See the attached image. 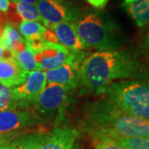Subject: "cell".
Masks as SVG:
<instances>
[{
  "label": "cell",
  "instance_id": "obj_18",
  "mask_svg": "<svg viewBox=\"0 0 149 149\" xmlns=\"http://www.w3.org/2000/svg\"><path fill=\"white\" fill-rule=\"evenodd\" d=\"M13 57L16 59V61L20 64L22 67L28 73L39 70L34 58V54L28 46L18 53L13 56Z\"/></svg>",
  "mask_w": 149,
  "mask_h": 149
},
{
  "label": "cell",
  "instance_id": "obj_24",
  "mask_svg": "<svg viewBox=\"0 0 149 149\" xmlns=\"http://www.w3.org/2000/svg\"><path fill=\"white\" fill-rule=\"evenodd\" d=\"M142 45L143 49L149 53V27L148 31L144 34L143 37V41H142Z\"/></svg>",
  "mask_w": 149,
  "mask_h": 149
},
{
  "label": "cell",
  "instance_id": "obj_22",
  "mask_svg": "<svg viewBox=\"0 0 149 149\" xmlns=\"http://www.w3.org/2000/svg\"><path fill=\"white\" fill-rule=\"evenodd\" d=\"M0 149H28L25 139H14L13 141L0 146Z\"/></svg>",
  "mask_w": 149,
  "mask_h": 149
},
{
  "label": "cell",
  "instance_id": "obj_20",
  "mask_svg": "<svg viewBox=\"0 0 149 149\" xmlns=\"http://www.w3.org/2000/svg\"><path fill=\"white\" fill-rule=\"evenodd\" d=\"M115 140L125 149H149V138H118Z\"/></svg>",
  "mask_w": 149,
  "mask_h": 149
},
{
  "label": "cell",
  "instance_id": "obj_2",
  "mask_svg": "<svg viewBox=\"0 0 149 149\" xmlns=\"http://www.w3.org/2000/svg\"><path fill=\"white\" fill-rule=\"evenodd\" d=\"M83 115L91 136L149 138V120L122 111L106 97L85 104Z\"/></svg>",
  "mask_w": 149,
  "mask_h": 149
},
{
  "label": "cell",
  "instance_id": "obj_10",
  "mask_svg": "<svg viewBox=\"0 0 149 149\" xmlns=\"http://www.w3.org/2000/svg\"><path fill=\"white\" fill-rule=\"evenodd\" d=\"M40 70L59 68L68 61L71 52L59 42H42L29 47Z\"/></svg>",
  "mask_w": 149,
  "mask_h": 149
},
{
  "label": "cell",
  "instance_id": "obj_9",
  "mask_svg": "<svg viewBox=\"0 0 149 149\" xmlns=\"http://www.w3.org/2000/svg\"><path fill=\"white\" fill-rule=\"evenodd\" d=\"M85 52H71L68 61L59 68L45 71L48 84L66 86L71 90L80 87V70Z\"/></svg>",
  "mask_w": 149,
  "mask_h": 149
},
{
  "label": "cell",
  "instance_id": "obj_1",
  "mask_svg": "<svg viewBox=\"0 0 149 149\" xmlns=\"http://www.w3.org/2000/svg\"><path fill=\"white\" fill-rule=\"evenodd\" d=\"M149 80V70L127 50L96 52L86 56L80 66V86L102 95L109 85L118 80Z\"/></svg>",
  "mask_w": 149,
  "mask_h": 149
},
{
  "label": "cell",
  "instance_id": "obj_15",
  "mask_svg": "<svg viewBox=\"0 0 149 149\" xmlns=\"http://www.w3.org/2000/svg\"><path fill=\"white\" fill-rule=\"evenodd\" d=\"M0 44L12 56L27 47L25 39L10 24H6L3 28L0 35Z\"/></svg>",
  "mask_w": 149,
  "mask_h": 149
},
{
  "label": "cell",
  "instance_id": "obj_6",
  "mask_svg": "<svg viewBox=\"0 0 149 149\" xmlns=\"http://www.w3.org/2000/svg\"><path fill=\"white\" fill-rule=\"evenodd\" d=\"M71 91L73 90L64 85L48 84L32 102V108L42 120L53 119L64 109Z\"/></svg>",
  "mask_w": 149,
  "mask_h": 149
},
{
  "label": "cell",
  "instance_id": "obj_21",
  "mask_svg": "<svg viewBox=\"0 0 149 149\" xmlns=\"http://www.w3.org/2000/svg\"><path fill=\"white\" fill-rule=\"evenodd\" d=\"M95 149H125L115 139L103 135L91 136Z\"/></svg>",
  "mask_w": 149,
  "mask_h": 149
},
{
  "label": "cell",
  "instance_id": "obj_23",
  "mask_svg": "<svg viewBox=\"0 0 149 149\" xmlns=\"http://www.w3.org/2000/svg\"><path fill=\"white\" fill-rule=\"evenodd\" d=\"M86 1L95 8H104L109 0H86Z\"/></svg>",
  "mask_w": 149,
  "mask_h": 149
},
{
  "label": "cell",
  "instance_id": "obj_27",
  "mask_svg": "<svg viewBox=\"0 0 149 149\" xmlns=\"http://www.w3.org/2000/svg\"><path fill=\"white\" fill-rule=\"evenodd\" d=\"M6 51L3 49V47H2V45L0 44V60L3 58V53L5 52Z\"/></svg>",
  "mask_w": 149,
  "mask_h": 149
},
{
  "label": "cell",
  "instance_id": "obj_14",
  "mask_svg": "<svg viewBox=\"0 0 149 149\" xmlns=\"http://www.w3.org/2000/svg\"><path fill=\"white\" fill-rule=\"evenodd\" d=\"M122 6L138 27L149 25V0H123Z\"/></svg>",
  "mask_w": 149,
  "mask_h": 149
},
{
  "label": "cell",
  "instance_id": "obj_26",
  "mask_svg": "<svg viewBox=\"0 0 149 149\" xmlns=\"http://www.w3.org/2000/svg\"><path fill=\"white\" fill-rule=\"evenodd\" d=\"M11 3H31V4H37L38 0H9Z\"/></svg>",
  "mask_w": 149,
  "mask_h": 149
},
{
  "label": "cell",
  "instance_id": "obj_8",
  "mask_svg": "<svg viewBox=\"0 0 149 149\" xmlns=\"http://www.w3.org/2000/svg\"><path fill=\"white\" fill-rule=\"evenodd\" d=\"M78 131L71 128H56L45 134L24 138L28 149H74Z\"/></svg>",
  "mask_w": 149,
  "mask_h": 149
},
{
  "label": "cell",
  "instance_id": "obj_12",
  "mask_svg": "<svg viewBox=\"0 0 149 149\" xmlns=\"http://www.w3.org/2000/svg\"><path fill=\"white\" fill-rule=\"evenodd\" d=\"M28 72L13 56L0 60V84L13 89L21 85L27 79Z\"/></svg>",
  "mask_w": 149,
  "mask_h": 149
},
{
  "label": "cell",
  "instance_id": "obj_3",
  "mask_svg": "<svg viewBox=\"0 0 149 149\" xmlns=\"http://www.w3.org/2000/svg\"><path fill=\"white\" fill-rule=\"evenodd\" d=\"M78 36L85 47L97 52L119 50L127 42L122 27L114 18L102 11H87L75 22Z\"/></svg>",
  "mask_w": 149,
  "mask_h": 149
},
{
  "label": "cell",
  "instance_id": "obj_16",
  "mask_svg": "<svg viewBox=\"0 0 149 149\" xmlns=\"http://www.w3.org/2000/svg\"><path fill=\"white\" fill-rule=\"evenodd\" d=\"M47 27L35 21H22L19 24V31L28 46L44 42L43 35Z\"/></svg>",
  "mask_w": 149,
  "mask_h": 149
},
{
  "label": "cell",
  "instance_id": "obj_7",
  "mask_svg": "<svg viewBox=\"0 0 149 149\" xmlns=\"http://www.w3.org/2000/svg\"><path fill=\"white\" fill-rule=\"evenodd\" d=\"M36 6L43 25L48 29L65 22H75L81 14L73 0H38Z\"/></svg>",
  "mask_w": 149,
  "mask_h": 149
},
{
  "label": "cell",
  "instance_id": "obj_4",
  "mask_svg": "<svg viewBox=\"0 0 149 149\" xmlns=\"http://www.w3.org/2000/svg\"><path fill=\"white\" fill-rule=\"evenodd\" d=\"M102 95L122 111L149 120V80H118Z\"/></svg>",
  "mask_w": 149,
  "mask_h": 149
},
{
  "label": "cell",
  "instance_id": "obj_19",
  "mask_svg": "<svg viewBox=\"0 0 149 149\" xmlns=\"http://www.w3.org/2000/svg\"><path fill=\"white\" fill-rule=\"evenodd\" d=\"M19 109L13 97L12 89L0 84V111Z\"/></svg>",
  "mask_w": 149,
  "mask_h": 149
},
{
  "label": "cell",
  "instance_id": "obj_13",
  "mask_svg": "<svg viewBox=\"0 0 149 149\" xmlns=\"http://www.w3.org/2000/svg\"><path fill=\"white\" fill-rule=\"evenodd\" d=\"M50 29L54 31L60 44L67 48L70 52H83L86 47L77 34L75 22H65L56 25H52Z\"/></svg>",
  "mask_w": 149,
  "mask_h": 149
},
{
  "label": "cell",
  "instance_id": "obj_28",
  "mask_svg": "<svg viewBox=\"0 0 149 149\" xmlns=\"http://www.w3.org/2000/svg\"><path fill=\"white\" fill-rule=\"evenodd\" d=\"M11 142H12V141H11ZM9 143L8 140H6V139H1V138H0V146H1V145H3V144H5V143Z\"/></svg>",
  "mask_w": 149,
  "mask_h": 149
},
{
  "label": "cell",
  "instance_id": "obj_17",
  "mask_svg": "<svg viewBox=\"0 0 149 149\" xmlns=\"http://www.w3.org/2000/svg\"><path fill=\"white\" fill-rule=\"evenodd\" d=\"M15 6L14 8L17 16L22 21H35L38 22H42V18L41 17L39 12L37 10L36 4L25 3H12Z\"/></svg>",
  "mask_w": 149,
  "mask_h": 149
},
{
  "label": "cell",
  "instance_id": "obj_5",
  "mask_svg": "<svg viewBox=\"0 0 149 149\" xmlns=\"http://www.w3.org/2000/svg\"><path fill=\"white\" fill-rule=\"evenodd\" d=\"M42 123V118L33 109L0 111V138L11 142Z\"/></svg>",
  "mask_w": 149,
  "mask_h": 149
},
{
  "label": "cell",
  "instance_id": "obj_11",
  "mask_svg": "<svg viewBox=\"0 0 149 149\" xmlns=\"http://www.w3.org/2000/svg\"><path fill=\"white\" fill-rule=\"evenodd\" d=\"M46 86L47 80L45 71L37 70L29 72L26 80L21 85L12 89L18 109H31L32 102L42 92Z\"/></svg>",
  "mask_w": 149,
  "mask_h": 149
},
{
  "label": "cell",
  "instance_id": "obj_25",
  "mask_svg": "<svg viewBox=\"0 0 149 149\" xmlns=\"http://www.w3.org/2000/svg\"><path fill=\"white\" fill-rule=\"evenodd\" d=\"M10 8V1L9 0H0V12L7 13Z\"/></svg>",
  "mask_w": 149,
  "mask_h": 149
}]
</instances>
